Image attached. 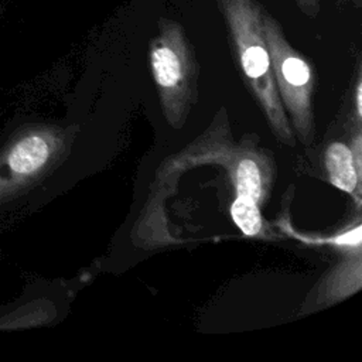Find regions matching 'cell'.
<instances>
[{"label":"cell","instance_id":"1","mask_svg":"<svg viewBox=\"0 0 362 362\" xmlns=\"http://www.w3.org/2000/svg\"><path fill=\"white\" fill-rule=\"evenodd\" d=\"M230 42L247 83L276 137L293 147L294 132L274 83L269 48L262 30V6L256 0H216Z\"/></svg>","mask_w":362,"mask_h":362},{"label":"cell","instance_id":"2","mask_svg":"<svg viewBox=\"0 0 362 362\" xmlns=\"http://www.w3.org/2000/svg\"><path fill=\"white\" fill-rule=\"evenodd\" d=\"M150 64L167 122L180 129L185 123L195 90L197 62L181 24L160 18L150 44Z\"/></svg>","mask_w":362,"mask_h":362},{"label":"cell","instance_id":"3","mask_svg":"<svg viewBox=\"0 0 362 362\" xmlns=\"http://www.w3.org/2000/svg\"><path fill=\"white\" fill-rule=\"evenodd\" d=\"M262 30L283 109L291 120L296 136L304 146H308L314 139V116L311 109L314 81L311 68L288 44L280 24L264 8H262Z\"/></svg>","mask_w":362,"mask_h":362},{"label":"cell","instance_id":"4","mask_svg":"<svg viewBox=\"0 0 362 362\" xmlns=\"http://www.w3.org/2000/svg\"><path fill=\"white\" fill-rule=\"evenodd\" d=\"M324 160L329 182L334 187L354 195L359 205L362 174L355 165L352 150L344 143H331L325 150Z\"/></svg>","mask_w":362,"mask_h":362},{"label":"cell","instance_id":"5","mask_svg":"<svg viewBox=\"0 0 362 362\" xmlns=\"http://www.w3.org/2000/svg\"><path fill=\"white\" fill-rule=\"evenodd\" d=\"M52 154V144L44 134H30L20 139L8 153L10 168L21 175L41 170Z\"/></svg>","mask_w":362,"mask_h":362},{"label":"cell","instance_id":"6","mask_svg":"<svg viewBox=\"0 0 362 362\" xmlns=\"http://www.w3.org/2000/svg\"><path fill=\"white\" fill-rule=\"evenodd\" d=\"M230 216L235 225L246 236H256L263 229V218L259 204L246 195H236L232 206Z\"/></svg>","mask_w":362,"mask_h":362},{"label":"cell","instance_id":"7","mask_svg":"<svg viewBox=\"0 0 362 362\" xmlns=\"http://www.w3.org/2000/svg\"><path fill=\"white\" fill-rule=\"evenodd\" d=\"M298 10L308 16V17H315L320 13V0H291Z\"/></svg>","mask_w":362,"mask_h":362},{"label":"cell","instance_id":"8","mask_svg":"<svg viewBox=\"0 0 362 362\" xmlns=\"http://www.w3.org/2000/svg\"><path fill=\"white\" fill-rule=\"evenodd\" d=\"M356 107H358V115L361 116L362 109H361V83H358V89H356Z\"/></svg>","mask_w":362,"mask_h":362},{"label":"cell","instance_id":"9","mask_svg":"<svg viewBox=\"0 0 362 362\" xmlns=\"http://www.w3.org/2000/svg\"><path fill=\"white\" fill-rule=\"evenodd\" d=\"M10 0H0V11H3L6 8V6L8 4Z\"/></svg>","mask_w":362,"mask_h":362}]
</instances>
